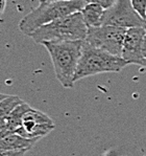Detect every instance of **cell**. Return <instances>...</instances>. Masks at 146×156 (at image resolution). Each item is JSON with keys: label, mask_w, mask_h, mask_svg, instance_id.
Segmentation results:
<instances>
[{"label": "cell", "mask_w": 146, "mask_h": 156, "mask_svg": "<svg viewBox=\"0 0 146 156\" xmlns=\"http://www.w3.org/2000/svg\"><path fill=\"white\" fill-rule=\"evenodd\" d=\"M6 97H8V94H3V93H0V101H2L3 99H5Z\"/></svg>", "instance_id": "cell-19"}, {"label": "cell", "mask_w": 146, "mask_h": 156, "mask_svg": "<svg viewBox=\"0 0 146 156\" xmlns=\"http://www.w3.org/2000/svg\"><path fill=\"white\" fill-rule=\"evenodd\" d=\"M39 140H32L12 133L0 140V149L11 151H28Z\"/></svg>", "instance_id": "cell-9"}, {"label": "cell", "mask_w": 146, "mask_h": 156, "mask_svg": "<svg viewBox=\"0 0 146 156\" xmlns=\"http://www.w3.org/2000/svg\"><path fill=\"white\" fill-rule=\"evenodd\" d=\"M26 151H11L0 149V156H23Z\"/></svg>", "instance_id": "cell-15"}, {"label": "cell", "mask_w": 146, "mask_h": 156, "mask_svg": "<svg viewBox=\"0 0 146 156\" xmlns=\"http://www.w3.org/2000/svg\"><path fill=\"white\" fill-rule=\"evenodd\" d=\"M146 27H131L126 30L121 57L130 64L142 65V46Z\"/></svg>", "instance_id": "cell-8"}, {"label": "cell", "mask_w": 146, "mask_h": 156, "mask_svg": "<svg viewBox=\"0 0 146 156\" xmlns=\"http://www.w3.org/2000/svg\"><path fill=\"white\" fill-rule=\"evenodd\" d=\"M102 25L122 28L146 27V21L136 12L131 0H117L112 8L106 9Z\"/></svg>", "instance_id": "cell-6"}, {"label": "cell", "mask_w": 146, "mask_h": 156, "mask_svg": "<svg viewBox=\"0 0 146 156\" xmlns=\"http://www.w3.org/2000/svg\"><path fill=\"white\" fill-rule=\"evenodd\" d=\"M128 63L122 57L95 48L83 42V51L74 76V83L91 76L107 73H120Z\"/></svg>", "instance_id": "cell-4"}, {"label": "cell", "mask_w": 146, "mask_h": 156, "mask_svg": "<svg viewBox=\"0 0 146 156\" xmlns=\"http://www.w3.org/2000/svg\"><path fill=\"white\" fill-rule=\"evenodd\" d=\"M87 33L88 26L83 21V15L80 12H76L42 25L28 37L32 38L36 43L42 44L46 41L85 40Z\"/></svg>", "instance_id": "cell-2"}, {"label": "cell", "mask_w": 146, "mask_h": 156, "mask_svg": "<svg viewBox=\"0 0 146 156\" xmlns=\"http://www.w3.org/2000/svg\"><path fill=\"white\" fill-rule=\"evenodd\" d=\"M86 1L87 3H96L98 5L102 6L104 9H107L112 8L117 0H86Z\"/></svg>", "instance_id": "cell-14"}, {"label": "cell", "mask_w": 146, "mask_h": 156, "mask_svg": "<svg viewBox=\"0 0 146 156\" xmlns=\"http://www.w3.org/2000/svg\"><path fill=\"white\" fill-rule=\"evenodd\" d=\"M6 1H8V0H0V16L3 15L4 9H5V6H6Z\"/></svg>", "instance_id": "cell-17"}, {"label": "cell", "mask_w": 146, "mask_h": 156, "mask_svg": "<svg viewBox=\"0 0 146 156\" xmlns=\"http://www.w3.org/2000/svg\"><path fill=\"white\" fill-rule=\"evenodd\" d=\"M50 1H70V0H49L48 2H50Z\"/></svg>", "instance_id": "cell-21"}, {"label": "cell", "mask_w": 146, "mask_h": 156, "mask_svg": "<svg viewBox=\"0 0 146 156\" xmlns=\"http://www.w3.org/2000/svg\"><path fill=\"white\" fill-rule=\"evenodd\" d=\"M104 12L106 9L96 3H87L81 9L80 13L88 27H97L102 25Z\"/></svg>", "instance_id": "cell-10"}, {"label": "cell", "mask_w": 146, "mask_h": 156, "mask_svg": "<svg viewBox=\"0 0 146 156\" xmlns=\"http://www.w3.org/2000/svg\"><path fill=\"white\" fill-rule=\"evenodd\" d=\"M54 129V123L44 112L30 108L23 116L21 127L16 131L17 134L26 138L40 140Z\"/></svg>", "instance_id": "cell-7"}, {"label": "cell", "mask_w": 146, "mask_h": 156, "mask_svg": "<svg viewBox=\"0 0 146 156\" xmlns=\"http://www.w3.org/2000/svg\"><path fill=\"white\" fill-rule=\"evenodd\" d=\"M145 20H146V16H145Z\"/></svg>", "instance_id": "cell-22"}, {"label": "cell", "mask_w": 146, "mask_h": 156, "mask_svg": "<svg viewBox=\"0 0 146 156\" xmlns=\"http://www.w3.org/2000/svg\"><path fill=\"white\" fill-rule=\"evenodd\" d=\"M131 5L136 9V12L145 20L146 16V0H131ZM146 21V20H145Z\"/></svg>", "instance_id": "cell-13"}, {"label": "cell", "mask_w": 146, "mask_h": 156, "mask_svg": "<svg viewBox=\"0 0 146 156\" xmlns=\"http://www.w3.org/2000/svg\"><path fill=\"white\" fill-rule=\"evenodd\" d=\"M24 103V101L17 95H8L5 99L0 101V117L6 119L14 109Z\"/></svg>", "instance_id": "cell-12"}, {"label": "cell", "mask_w": 146, "mask_h": 156, "mask_svg": "<svg viewBox=\"0 0 146 156\" xmlns=\"http://www.w3.org/2000/svg\"><path fill=\"white\" fill-rule=\"evenodd\" d=\"M87 4L86 0L70 1H50L41 3L32 12L25 15L19 22V30L24 35L29 36L37 28L50 23L56 19L80 12Z\"/></svg>", "instance_id": "cell-3"}, {"label": "cell", "mask_w": 146, "mask_h": 156, "mask_svg": "<svg viewBox=\"0 0 146 156\" xmlns=\"http://www.w3.org/2000/svg\"><path fill=\"white\" fill-rule=\"evenodd\" d=\"M6 125H8L6 119H2V117H0V131L3 130V129L6 127Z\"/></svg>", "instance_id": "cell-18"}, {"label": "cell", "mask_w": 146, "mask_h": 156, "mask_svg": "<svg viewBox=\"0 0 146 156\" xmlns=\"http://www.w3.org/2000/svg\"><path fill=\"white\" fill-rule=\"evenodd\" d=\"M42 45L48 51L57 81L64 88H72L83 51V40L46 41Z\"/></svg>", "instance_id": "cell-1"}, {"label": "cell", "mask_w": 146, "mask_h": 156, "mask_svg": "<svg viewBox=\"0 0 146 156\" xmlns=\"http://www.w3.org/2000/svg\"><path fill=\"white\" fill-rule=\"evenodd\" d=\"M142 67L146 68V35L143 40V46H142Z\"/></svg>", "instance_id": "cell-16"}, {"label": "cell", "mask_w": 146, "mask_h": 156, "mask_svg": "<svg viewBox=\"0 0 146 156\" xmlns=\"http://www.w3.org/2000/svg\"><path fill=\"white\" fill-rule=\"evenodd\" d=\"M126 28L112 25H100L88 27L87 37L83 42L95 48L110 52L114 56L121 57Z\"/></svg>", "instance_id": "cell-5"}, {"label": "cell", "mask_w": 146, "mask_h": 156, "mask_svg": "<svg viewBox=\"0 0 146 156\" xmlns=\"http://www.w3.org/2000/svg\"><path fill=\"white\" fill-rule=\"evenodd\" d=\"M49 0H39V4L41 3H46V2H48Z\"/></svg>", "instance_id": "cell-20"}, {"label": "cell", "mask_w": 146, "mask_h": 156, "mask_svg": "<svg viewBox=\"0 0 146 156\" xmlns=\"http://www.w3.org/2000/svg\"><path fill=\"white\" fill-rule=\"evenodd\" d=\"M30 107L28 104L26 103H22L21 105L17 106L13 111L11 112V114L6 117V122H8V128L11 131H13L14 133H16V131L18 130L19 128L22 125V121H23V116L28 110L30 109Z\"/></svg>", "instance_id": "cell-11"}]
</instances>
